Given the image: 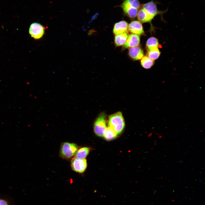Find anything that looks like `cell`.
Masks as SVG:
<instances>
[{
    "instance_id": "6da1fadb",
    "label": "cell",
    "mask_w": 205,
    "mask_h": 205,
    "mask_svg": "<svg viewBox=\"0 0 205 205\" xmlns=\"http://www.w3.org/2000/svg\"><path fill=\"white\" fill-rule=\"evenodd\" d=\"M125 126L124 119L121 112H118L109 116L108 126L113 129L117 135L123 132Z\"/></svg>"
},
{
    "instance_id": "7a4b0ae2",
    "label": "cell",
    "mask_w": 205,
    "mask_h": 205,
    "mask_svg": "<svg viewBox=\"0 0 205 205\" xmlns=\"http://www.w3.org/2000/svg\"><path fill=\"white\" fill-rule=\"evenodd\" d=\"M78 149V146L75 144L63 142L61 146L60 155L63 159H69L75 155Z\"/></svg>"
},
{
    "instance_id": "3957f363",
    "label": "cell",
    "mask_w": 205,
    "mask_h": 205,
    "mask_svg": "<svg viewBox=\"0 0 205 205\" xmlns=\"http://www.w3.org/2000/svg\"><path fill=\"white\" fill-rule=\"evenodd\" d=\"M105 114L101 113L95 120L93 126L94 131L98 136L103 137L107 128Z\"/></svg>"
},
{
    "instance_id": "277c9868",
    "label": "cell",
    "mask_w": 205,
    "mask_h": 205,
    "mask_svg": "<svg viewBox=\"0 0 205 205\" xmlns=\"http://www.w3.org/2000/svg\"><path fill=\"white\" fill-rule=\"evenodd\" d=\"M158 2L154 0L151 1L141 5V7L144 9L148 14L155 17L158 15L161 17L167 11V9L160 11L157 8Z\"/></svg>"
},
{
    "instance_id": "5b68a950",
    "label": "cell",
    "mask_w": 205,
    "mask_h": 205,
    "mask_svg": "<svg viewBox=\"0 0 205 205\" xmlns=\"http://www.w3.org/2000/svg\"><path fill=\"white\" fill-rule=\"evenodd\" d=\"M45 28L40 24L36 22L32 23L29 29V33L31 37L35 39L41 38L44 33Z\"/></svg>"
},
{
    "instance_id": "8992f818",
    "label": "cell",
    "mask_w": 205,
    "mask_h": 205,
    "mask_svg": "<svg viewBox=\"0 0 205 205\" xmlns=\"http://www.w3.org/2000/svg\"><path fill=\"white\" fill-rule=\"evenodd\" d=\"M87 162L85 159H79L75 157L71 161V167L75 171L79 173H83L87 167Z\"/></svg>"
},
{
    "instance_id": "52a82bcc",
    "label": "cell",
    "mask_w": 205,
    "mask_h": 205,
    "mask_svg": "<svg viewBox=\"0 0 205 205\" xmlns=\"http://www.w3.org/2000/svg\"><path fill=\"white\" fill-rule=\"evenodd\" d=\"M124 13L130 19L135 18L137 15L138 10L134 8L128 1L124 0L121 5Z\"/></svg>"
},
{
    "instance_id": "ba28073f",
    "label": "cell",
    "mask_w": 205,
    "mask_h": 205,
    "mask_svg": "<svg viewBox=\"0 0 205 205\" xmlns=\"http://www.w3.org/2000/svg\"><path fill=\"white\" fill-rule=\"evenodd\" d=\"M140 38L139 35L132 34L129 35L126 42L124 45L123 50L137 46L140 44Z\"/></svg>"
},
{
    "instance_id": "9c48e42d",
    "label": "cell",
    "mask_w": 205,
    "mask_h": 205,
    "mask_svg": "<svg viewBox=\"0 0 205 205\" xmlns=\"http://www.w3.org/2000/svg\"><path fill=\"white\" fill-rule=\"evenodd\" d=\"M128 30L133 34L138 35L144 33L142 24L138 20L132 21L128 25Z\"/></svg>"
},
{
    "instance_id": "30bf717a",
    "label": "cell",
    "mask_w": 205,
    "mask_h": 205,
    "mask_svg": "<svg viewBox=\"0 0 205 205\" xmlns=\"http://www.w3.org/2000/svg\"><path fill=\"white\" fill-rule=\"evenodd\" d=\"M137 17L141 23L150 22L155 17L148 14L141 7L138 10Z\"/></svg>"
},
{
    "instance_id": "8fae6325",
    "label": "cell",
    "mask_w": 205,
    "mask_h": 205,
    "mask_svg": "<svg viewBox=\"0 0 205 205\" xmlns=\"http://www.w3.org/2000/svg\"><path fill=\"white\" fill-rule=\"evenodd\" d=\"M128 54L132 60H137L142 58L144 56V52L141 48L136 46L129 49Z\"/></svg>"
},
{
    "instance_id": "7c38bea8",
    "label": "cell",
    "mask_w": 205,
    "mask_h": 205,
    "mask_svg": "<svg viewBox=\"0 0 205 205\" xmlns=\"http://www.w3.org/2000/svg\"><path fill=\"white\" fill-rule=\"evenodd\" d=\"M128 23L126 21L122 20L115 24L113 29L114 34L117 35L127 31Z\"/></svg>"
},
{
    "instance_id": "4fadbf2b",
    "label": "cell",
    "mask_w": 205,
    "mask_h": 205,
    "mask_svg": "<svg viewBox=\"0 0 205 205\" xmlns=\"http://www.w3.org/2000/svg\"><path fill=\"white\" fill-rule=\"evenodd\" d=\"M129 35L128 32L116 35L114 37V43L116 46H119L124 45Z\"/></svg>"
},
{
    "instance_id": "5bb4252c",
    "label": "cell",
    "mask_w": 205,
    "mask_h": 205,
    "mask_svg": "<svg viewBox=\"0 0 205 205\" xmlns=\"http://www.w3.org/2000/svg\"><path fill=\"white\" fill-rule=\"evenodd\" d=\"M117 135L113 129L108 126L106 128L103 137L106 140L110 141L115 138Z\"/></svg>"
},
{
    "instance_id": "9a60e30c",
    "label": "cell",
    "mask_w": 205,
    "mask_h": 205,
    "mask_svg": "<svg viewBox=\"0 0 205 205\" xmlns=\"http://www.w3.org/2000/svg\"><path fill=\"white\" fill-rule=\"evenodd\" d=\"M160 54V52L158 48L154 47L147 50V55L148 57L154 60L159 58Z\"/></svg>"
},
{
    "instance_id": "2e32d148",
    "label": "cell",
    "mask_w": 205,
    "mask_h": 205,
    "mask_svg": "<svg viewBox=\"0 0 205 205\" xmlns=\"http://www.w3.org/2000/svg\"><path fill=\"white\" fill-rule=\"evenodd\" d=\"M90 151V149L89 147H82L78 149L75 155V157L79 159H85L89 154Z\"/></svg>"
},
{
    "instance_id": "e0dca14e",
    "label": "cell",
    "mask_w": 205,
    "mask_h": 205,
    "mask_svg": "<svg viewBox=\"0 0 205 205\" xmlns=\"http://www.w3.org/2000/svg\"><path fill=\"white\" fill-rule=\"evenodd\" d=\"M141 64L144 68L149 69L150 68L154 63V60L151 59L147 56L143 57L141 61Z\"/></svg>"
},
{
    "instance_id": "ac0fdd59",
    "label": "cell",
    "mask_w": 205,
    "mask_h": 205,
    "mask_svg": "<svg viewBox=\"0 0 205 205\" xmlns=\"http://www.w3.org/2000/svg\"><path fill=\"white\" fill-rule=\"evenodd\" d=\"M146 46V48L148 50L153 48H158L159 46V44L158 40L156 38L151 37L147 40Z\"/></svg>"
},
{
    "instance_id": "d6986e66",
    "label": "cell",
    "mask_w": 205,
    "mask_h": 205,
    "mask_svg": "<svg viewBox=\"0 0 205 205\" xmlns=\"http://www.w3.org/2000/svg\"><path fill=\"white\" fill-rule=\"evenodd\" d=\"M0 205H9L8 201L6 199L0 198Z\"/></svg>"
}]
</instances>
